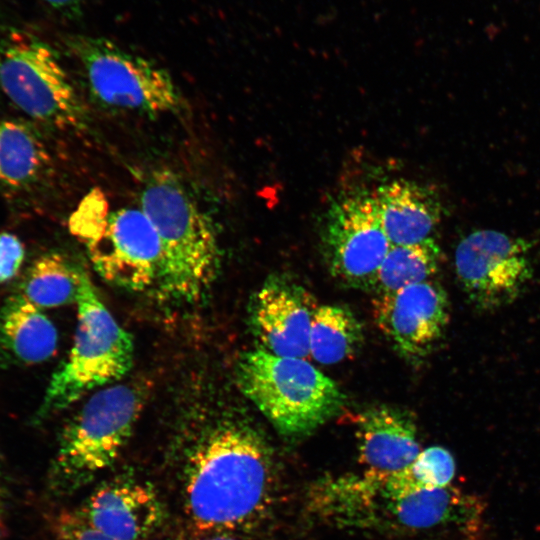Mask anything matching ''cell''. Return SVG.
I'll use <instances>...</instances> for the list:
<instances>
[{
  "mask_svg": "<svg viewBox=\"0 0 540 540\" xmlns=\"http://www.w3.org/2000/svg\"><path fill=\"white\" fill-rule=\"evenodd\" d=\"M179 480L185 516L201 534L254 529L267 518L276 495L272 449L242 420L204 430L186 450Z\"/></svg>",
  "mask_w": 540,
  "mask_h": 540,
  "instance_id": "obj_1",
  "label": "cell"
},
{
  "mask_svg": "<svg viewBox=\"0 0 540 540\" xmlns=\"http://www.w3.org/2000/svg\"><path fill=\"white\" fill-rule=\"evenodd\" d=\"M308 508L329 524L379 532L471 527L482 510L478 500L451 486L394 495L379 489L365 472L319 479L309 491Z\"/></svg>",
  "mask_w": 540,
  "mask_h": 540,
  "instance_id": "obj_2",
  "label": "cell"
},
{
  "mask_svg": "<svg viewBox=\"0 0 540 540\" xmlns=\"http://www.w3.org/2000/svg\"><path fill=\"white\" fill-rule=\"evenodd\" d=\"M140 208L151 221L161 246L158 292L174 299L197 300L209 288L219 267L213 222L183 182L166 169L148 175Z\"/></svg>",
  "mask_w": 540,
  "mask_h": 540,
  "instance_id": "obj_3",
  "label": "cell"
},
{
  "mask_svg": "<svg viewBox=\"0 0 540 540\" xmlns=\"http://www.w3.org/2000/svg\"><path fill=\"white\" fill-rule=\"evenodd\" d=\"M236 379L274 428L291 439L313 433L346 401L336 382L305 359L277 356L262 348L240 357Z\"/></svg>",
  "mask_w": 540,
  "mask_h": 540,
  "instance_id": "obj_4",
  "label": "cell"
},
{
  "mask_svg": "<svg viewBox=\"0 0 540 540\" xmlns=\"http://www.w3.org/2000/svg\"><path fill=\"white\" fill-rule=\"evenodd\" d=\"M68 227L105 281L135 292L159 290L161 246L141 208H112L93 189L70 216Z\"/></svg>",
  "mask_w": 540,
  "mask_h": 540,
  "instance_id": "obj_5",
  "label": "cell"
},
{
  "mask_svg": "<svg viewBox=\"0 0 540 540\" xmlns=\"http://www.w3.org/2000/svg\"><path fill=\"white\" fill-rule=\"evenodd\" d=\"M77 326L66 361L53 374L39 414L56 412L91 390L121 379L134 357L132 336L114 319L82 270L77 294Z\"/></svg>",
  "mask_w": 540,
  "mask_h": 540,
  "instance_id": "obj_6",
  "label": "cell"
},
{
  "mask_svg": "<svg viewBox=\"0 0 540 540\" xmlns=\"http://www.w3.org/2000/svg\"><path fill=\"white\" fill-rule=\"evenodd\" d=\"M144 403L139 386L118 384L92 395L64 429L51 483L64 493L93 481L118 458Z\"/></svg>",
  "mask_w": 540,
  "mask_h": 540,
  "instance_id": "obj_7",
  "label": "cell"
},
{
  "mask_svg": "<svg viewBox=\"0 0 540 540\" xmlns=\"http://www.w3.org/2000/svg\"><path fill=\"white\" fill-rule=\"evenodd\" d=\"M89 93L99 104L156 116L177 111L181 96L170 74L155 63L101 37L70 42Z\"/></svg>",
  "mask_w": 540,
  "mask_h": 540,
  "instance_id": "obj_8",
  "label": "cell"
},
{
  "mask_svg": "<svg viewBox=\"0 0 540 540\" xmlns=\"http://www.w3.org/2000/svg\"><path fill=\"white\" fill-rule=\"evenodd\" d=\"M0 86L31 118L58 128H81L84 106L53 50L37 40H20L0 57Z\"/></svg>",
  "mask_w": 540,
  "mask_h": 540,
  "instance_id": "obj_9",
  "label": "cell"
},
{
  "mask_svg": "<svg viewBox=\"0 0 540 540\" xmlns=\"http://www.w3.org/2000/svg\"><path fill=\"white\" fill-rule=\"evenodd\" d=\"M532 242L491 229L466 235L455 250V272L469 302L479 311L513 303L533 276Z\"/></svg>",
  "mask_w": 540,
  "mask_h": 540,
  "instance_id": "obj_10",
  "label": "cell"
},
{
  "mask_svg": "<svg viewBox=\"0 0 540 540\" xmlns=\"http://www.w3.org/2000/svg\"><path fill=\"white\" fill-rule=\"evenodd\" d=\"M321 245L331 275L342 285L374 289L379 268L392 244L386 236L372 193L342 196L327 208Z\"/></svg>",
  "mask_w": 540,
  "mask_h": 540,
  "instance_id": "obj_11",
  "label": "cell"
},
{
  "mask_svg": "<svg viewBox=\"0 0 540 540\" xmlns=\"http://www.w3.org/2000/svg\"><path fill=\"white\" fill-rule=\"evenodd\" d=\"M375 323L392 347L407 359L424 357L441 338L449 321L445 290L434 280L377 295Z\"/></svg>",
  "mask_w": 540,
  "mask_h": 540,
  "instance_id": "obj_12",
  "label": "cell"
},
{
  "mask_svg": "<svg viewBox=\"0 0 540 540\" xmlns=\"http://www.w3.org/2000/svg\"><path fill=\"white\" fill-rule=\"evenodd\" d=\"M317 307L303 286L284 275L271 276L251 300L252 332L262 349L277 356L305 359Z\"/></svg>",
  "mask_w": 540,
  "mask_h": 540,
  "instance_id": "obj_13",
  "label": "cell"
},
{
  "mask_svg": "<svg viewBox=\"0 0 540 540\" xmlns=\"http://www.w3.org/2000/svg\"><path fill=\"white\" fill-rule=\"evenodd\" d=\"M77 513L116 540H144L164 520L163 503L152 485L120 478L98 487Z\"/></svg>",
  "mask_w": 540,
  "mask_h": 540,
  "instance_id": "obj_14",
  "label": "cell"
},
{
  "mask_svg": "<svg viewBox=\"0 0 540 540\" xmlns=\"http://www.w3.org/2000/svg\"><path fill=\"white\" fill-rule=\"evenodd\" d=\"M359 461L365 470L394 472L412 463L422 451L413 414L380 405L355 419Z\"/></svg>",
  "mask_w": 540,
  "mask_h": 540,
  "instance_id": "obj_15",
  "label": "cell"
},
{
  "mask_svg": "<svg viewBox=\"0 0 540 540\" xmlns=\"http://www.w3.org/2000/svg\"><path fill=\"white\" fill-rule=\"evenodd\" d=\"M372 197L392 245L415 244L430 238L442 218L438 193L417 182L389 181L375 189Z\"/></svg>",
  "mask_w": 540,
  "mask_h": 540,
  "instance_id": "obj_16",
  "label": "cell"
},
{
  "mask_svg": "<svg viewBox=\"0 0 540 540\" xmlns=\"http://www.w3.org/2000/svg\"><path fill=\"white\" fill-rule=\"evenodd\" d=\"M58 334L54 324L22 294L10 297L0 310V343L18 362L37 364L52 357Z\"/></svg>",
  "mask_w": 540,
  "mask_h": 540,
  "instance_id": "obj_17",
  "label": "cell"
},
{
  "mask_svg": "<svg viewBox=\"0 0 540 540\" xmlns=\"http://www.w3.org/2000/svg\"><path fill=\"white\" fill-rule=\"evenodd\" d=\"M48 164L46 147L31 126L0 119V187L28 188L43 176Z\"/></svg>",
  "mask_w": 540,
  "mask_h": 540,
  "instance_id": "obj_18",
  "label": "cell"
},
{
  "mask_svg": "<svg viewBox=\"0 0 540 540\" xmlns=\"http://www.w3.org/2000/svg\"><path fill=\"white\" fill-rule=\"evenodd\" d=\"M363 329L351 310L338 305H318L314 312L309 355L322 364H336L352 357L363 343Z\"/></svg>",
  "mask_w": 540,
  "mask_h": 540,
  "instance_id": "obj_19",
  "label": "cell"
},
{
  "mask_svg": "<svg viewBox=\"0 0 540 540\" xmlns=\"http://www.w3.org/2000/svg\"><path fill=\"white\" fill-rule=\"evenodd\" d=\"M82 270L62 253H46L31 265L24 281L22 295L41 309L74 302Z\"/></svg>",
  "mask_w": 540,
  "mask_h": 540,
  "instance_id": "obj_20",
  "label": "cell"
},
{
  "mask_svg": "<svg viewBox=\"0 0 540 540\" xmlns=\"http://www.w3.org/2000/svg\"><path fill=\"white\" fill-rule=\"evenodd\" d=\"M440 247L433 238L419 243L392 245L377 274V295L396 292L410 285L431 280L439 270Z\"/></svg>",
  "mask_w": 540,
  "mask_h": 540,
  "instance_id": "obj_21",
  "label": "cell"
},
{
  "mask_svg": "<svg viewBox=\"0 0 540 540\" xmlns=\"http://www.w3.org/2000/svg\"><path fill=\"white\" fill-rule=\"evenodd\" d=\"M56 540H116L89 525L77 512L59 517Z\"/></svg>",
  "mask_w": 540,
  "mask_h": 540,
  "instance_id": "obj_22",
  "label": "cell"
},
{
  "mask_svg": "<svg viewBox=\"0 0 540 540\" xmlns=\"http://www.w3.org/2000/svg\"><path fill=\"white\" fill-rule=\"evenodd\" d=\"M24 259V247L20 240L10 233H0V284L13 278Z\"/></svg>",
  "mask_w": 540,
  "mask_h": 540,
  "instance_id": "obj_23",
  "label": "cell"
},
{
  "mask_svg": "<svg viewBox=\"0 0 540 540\" xmlns=\"http://www.w3.org/2000/svg\"><path fill=\"white\" fill-rule=\"evenodd\" d=\"M52 8L66 14H77L86 0H43Z\"/></svg>",
  "mask_w": 540,
  "mask_h": 540,
  "instance_id": "obj_24",
  "label": "cell"
},
{
  "mask_svg": "<svg viewBox=\"0 0 540 540\" xmlns=\"http://www.w3.org/2000/svg\"><path fill=\"white\" fill-rule=\"evenodd\" d=\"M194 540H243L239 534L235 533H205L201 537Z\"/></svg>",
  "mask_w": 540,
  "mask_h": 540,
  "instance_id": "obj_25",
  "label": "cell"
},
{
  "mask_svg": "<svg viewBox=\"0 0 540 540\" xmlns=\"http://www.w3.org/2000/svg\"><path fill=\"white\" fill-rule=\"evenodd\" d=\"M5 532H6L5 498H4V487H3L2 477L0 473V539L4 536Z\"/></svg>",
  "mask_w": 540,
  "mask_h": 540,
  "instance_id": "obj_26",
  "label": "cell"
}]
</instances>
